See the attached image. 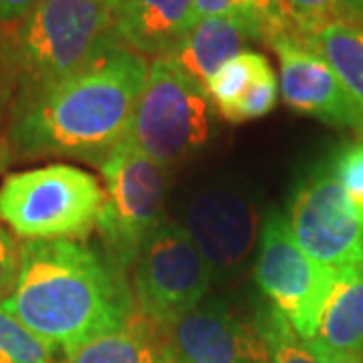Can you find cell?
I'll return each instance as SVG.
<instances>
[{"label": "cell", "mask_w": 363, "mask_h": 363, "mask_svg": "<svg viewBox=\"0 0 363 363\" xmlns=\"http://www.w3.org/2000/svg\"><path fill=\"white\" fill-rule=\"evenodd\" d=\"M52 347H75L125 329L135 298L104 250L71 238L26 240L11 297L0 303Z\"/></svg>", "instance_id": "1"}, {"label": "cell", "mask_w": 363, "mask_h": 363, "mask_svg": "<svg viewBox=\"0 0 363 363\" xmlns=\"http://www.w3.org/2000/svg\"><path fill=\"white\" fill-rule=\"evenodd\" d=\"M147 69L143 55L116 45L77 75L16 101L9 130L13 152L99 166L128 135Z\"/></svg>", "instance_id": "2"}, {"label": "cell", "mask_w": 363, "mask_h": 363, "mask_svg": "<svg viewBox=\"0 0 363 363\" xmlns=\"http://www.w3.org/2000/svg\"><path fill=\"white\" fill-rule=\"evenodd\" d=\"M0 43L6 81L18 89L16 101L77 75L121 45L116 13L95 0H40Z\"/></svg>", "instance_id": "3"}, {"label": "cell", "mask_w": 363, "mask_h": 363, "mask_svg": "<svg viewBox=\"0 0 363 363\" xmlns=\"http://www.w3.org/2000/svg\"><path fill=\"white\" fill-rule=\"evenodd\" d=\"M214 135L206 91L168 55L152 59L123 142L164 168L194 157Z\"/></svg>", "instance_id": "4"}, {"label": "cell", "mask_w": 363, "mask_h": 363, "mask_svg": "<svg viewBox=\"0 0 363 363\" xmlns=\"http://www.w3.org/2000/svg\"><path fill=\"white\" fill-rule=\"evenodd\" d=\"M104 198L99 180L75 166L14 172L0 184V220L25 240H75L97 224Z\"/></svg>", "instance_id": "5"}, {"label": "cell", "mask_w": 363, "mask_h": 363, "mask_svg": "<svg viewBox=\"0 0 363 363\" xmlns=\"http://www.w3.org/2000/svg\"><path fill=\"white\" fill-rule=\"evenodd\" d=\"M99 169L105 198L95 226L105 257L128 274L145 240L164 222L169 169L125 142L105 157Z\"/></svg>", "instance_id": "6"}, {"label": "cell", "mask_w": 363, "mask_h": 363, "mask_svg": "<svg viewBox=\"0 0 363 363\" xmlns=\"http://www.w3.org/2000/svg\"><path fill=\"white\" fill-rule=\"evenodd\" d=\"M339 271L325 267L298 247L279 210H271L260 226L255 279L272 309L285 315L301 337L315 339L327 298Z\"/></svg>", "instance_id": "7"}, {"label": "cell", "mask_w": 363, "mask_h": 363, "mask_svg": "<svg viewBox=\"0 0 363 363\" xmlns=\"http://www.w3.org/2000/svg\"><path fill=\"white\" fill-rule=\"evenodd\" d=\"M131 269L138 309L162 329L200 305L214 277L182 222L174 220L160 224Z\"/></svg>", "instance_id": "8"}, {"label": "cell", "mask_w": 363, "mask_h": 363, "mask_svg": "<svg viewBox=\"0 0 363 363\" xmlns=\"http://www.w3.org/2000/svg\"><path fill=\"white\" fill-rule=\"evenodd\" d=\"M286 222L298 247L325 267H363V222L351 210L329 162L298 182Z\"/></svg>", "instance_id": "9"}, {"label": "cell", "mask_w": 363, "mask_h": 363, "mask_svg": "<svg viewBox=\"0 0 363 363\" xmlns=\"http://www.w3.org/2000/svg\"><path fill=\"white\" fill-rule=\"evenodd\" d=\"M182 226L212 274L224 277L242 269L255 250L262 224L247 194L230 186H212L188 200Z\"/></svg>", "instance_id": "10"}, {"label": "cell", "mask_w": 363, "mask_h": 363, "mask_svg": "<svg viewBox=\"0 0 363 363\" xmlns=\"http://www.w3.org/2000/svg\"><path fill=\"white\" fill-rule=\"evenodd\" d=\"M174 363H267L259 321L220 298H204L164 329Z\"/></svg>", "instance_id": "11"}, {"label": "cell", "mask_w": 363, "mask_h": 363, "mask_svg": "<svg viewBox=\"0 0 363 363\" xmlns=\"http://www.w3.org/2000/svg\"><path fill=\"white\" fill-rule=\"evenodd\" d=\"M279 59V87L291 109L317 117L333 128L363 133V113L335 71L297 33H285L271 40Z\"/></svg>", "instance_id": "12"}, {"label": "cell", "mask_w": 363, "mask_h": 363, "mask_svg": "<svg viewBox=\"0 0 363 363\" xmlns=\"http://www.w3.org/2000/svg\"><path fill=\"white\" fill-rule=\"evenodd\" d=\"M196 25V0H125L116 11V35L140 55L166 57Z\"/></svg>", "instance_id": "13"}, {"label": "cell", "mask_w": 363, "mask_h": 363, "mask_svg": "<svg viewBox=\"0 0 363 363\" xmlns=\"http://www.w3.org/2000/svg\"><path fill=\"white\" fill-rule=\"evenodd\" d=\"M250 40H260L259 30L240 16H206L168 57L188 77L206 91L210 79ZM262 43V40H260Z\"/></svg>", "instance_id": "14"}, {"label": "cell", "mask_w": 363, "mask_h": 363, "mask_svg": "<svg viewBox=\"0 0 363 363\" xmlns=\"http://www.w3.org/2000/svg\"><path fill=\"white\" fill-rule=\"evenodd\" d=\"M63 351L65 363H174L168 337L147 319H133L121 331Z\"/></svg>", "instance_id": "15"}, {"label": "cell", "mask_w": 363, "mask_h": 363, "mask_svg": "<svg viewBox=\"0 0 363 363\" xmlns=\"http://www.w3.org/2000/svg\"><path fill=\"white\" fill-rule=\"evenodd\" d=\"M315 339L331 351L363 353V267L339 271Z\"/></svg>", "instance_id": "16"}, {"label": "cell", "mask_w": 363, "mask_h": 363, "mask_svg": "<svg viewBox=\"0 0 363 363\" xmlns=\"http://www.w3.org/2000/svg\"><path fill=\"white\" fill-rule=\"evenodd\" d=\"M303 40L329 63L363 113V23L337 21Z\"/></svg>", "instance_id": "17"}, {"label": "cell", "mask_w": 363, "mask_h": 363, "mask_svg": "<svg viewBox=\"0 0 363 363\" xmlns=\"http://www.w3.org/2000/svg\"><path fill=\"white\" fill-rule=\"evenodd\" d=\"M271 69V61L262 52H238L208 81L206 95L212 107L228 121L236 105L245 99L252 85Z\"/></svg>", "instance_id": "18"}, {"label": "cell", "mask_w": 363, "mask_h": 363, "mask_svg": "<svg viewBox=\"0 0 363 363\" xmlns=\"http://www.w3.org/2000/svg\"><path fill=\"white\" fill-rule=\"evenodd\" d=\"M206 16H240L259 30L264 45L285 33H295L277 0H196V23Z\"/></svg>", "instance_id": "19"}, {"label": "cell", "mask_w": 363, "mask_h": 363, "mask_svg": "<svg viewBox=\"0 0 363 363\" xmlns=\"http://www.w3.org/2000/svg\"><path fill=\"white\" fill-rule=\"evenodd\" d=\"M257 321L267 343V363H323L321 345L315 339L301 337L277 309L267 307Z\"/></svg>", "instance_id": "20"}, {"label": "cell", "mask_w": 363, "mask_h": 363, "mask_svg": "<svg viewBox=\"0 0 363 363\" xmlns=\"http://www.w3.org/2000/svg\"><path fill=\"white\" fill-rule=\"evenodd\" d=\"M55 351L0 305V363H52Z\"/></svg>", "instance_id": "21"}, {"label": "cell", "mask_w": 363, "mask_h": 363, "mask_svg": "<svg viewBox=\"0 0 363 363\" xmlns=\"http://www.w3.org/2000/svg\"><path fill=\"white\" fill-rule=\"evenodd\" d=\"M281 13L301 39L319 33L323 26L350 21L343 0H277Z\"/></svg>", "instance_id": "22"}, {"label": "cell", "mask_w": 363, "mask_h": 363, "mask_svg": "<svg viewBox=\"0 0 363 363\" xmlns=\"http://www.w3.org/2000/svg\"><path fill=\"white\" fill-rule=\"evenodd\" d=\"M329 166L351 210L363 222V142L343 143L331 156Z\"/></svg>", "instance_id": "23"}, {"label": "cell", "mask_w": 363, "mask_h": 363, "mask_svg": "<svg viewBox=\"0 0 363 363\" xmlns=\"http://www.w3.org/2000/svg\"><path fill=\"white\" fill-rule=\"evenodd\" d=\"M21 267V245L0 226V303L13 295Z\"/></svg>", "instance_id": "24"}, {"label": "cell", "mask_w": 363, "mask_h": 363, "mask_svg": "<svg viewBox=\"0 0 363 363\" xmlns=\"http://www.w3.org/2000/svg\"><path fill=\"white\" fill-rule=\"evenodd\" d=\"M40 0H0V23L11 25L23 21Z\"/></svg>", "instance_id": "25"}, {"label": "cell", "mask_w": 363, "mask_h": 363, "mask_svg": "<svg viewBox=\"0 0 363 363\" xmlns=\"http://www.w3.org/2000/svg\"><path fill=\"white\" fill-rule=\"evenodd\" d=\"M317 341V339H315ZM319 343V341H317ZM321 345V343H319ZM323 363H363V353H343V351H331L321 345Z\"/></svg>", "instance_id": "26"}, {"label": "cell", "mask_w": 363, "mask_h": 363, "mask_svg": "<svg viewBox=\"0 0 363 363\" xmlns=\"http://www.w3.org/2000/svg\"><path fill=\"white\" fill-rule=\"evenodd\" d=\"M350 21L363 23V0H343Z\"/></svg>", "instance_id": "27"}, {"label": "cell", "mask_w": 363, "mask_h": 363, "mask_svg": "<svg viewBox=\"0 0 363 363\" xmlns=\"http://www.w3.org/2000/svg\"><path fill=\"white\" fill-rule=\"evenodd\" d=\"M6 73H4V59H2V43H0V116H2V105H4V97H6Z\"/></svg>", "instance_id": "28"}, {"label": "cell", "mask_w": 363, "mask_h": 363, "mask_svg": "<svg viewBox=\"0 0 363 363\" xmlns=\"http://www.w3.org/2000/svg\"><path fill=\"white\" fill-rule=\"evenodd\" d=\"M95 2H99V4H104V6H107V9H111L113 13H116L117 9L125 2V0H95Z\"/></svg>", "instance_id": "29"}]
</instances>
